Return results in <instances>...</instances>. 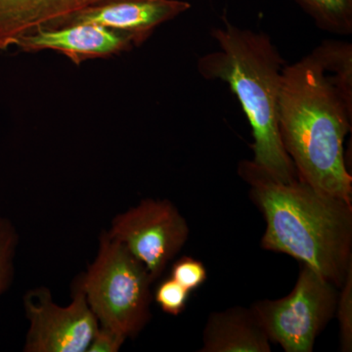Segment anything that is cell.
Wrapping results in <instances>:
<instances>
[{"label":"cell","mask_w":352,"mask_h":352,"mask_svg":"<svg viewBox=\"0 0 352 352\" xmlns=\"http://www.w3.org/2000/svg\"><path fill=\"white\" fill-rule=\"evenodd\" d=\"M129 34L95 24H73L41 29L21 38L16 47L24 52L53 50L74 64L95 58H107L132 50Z\"/></svg>","instance_id":"cell-8"},{"label":"cell","mask_w":352,"mask_h":352,"mask_svg":"<svg viewBox=\"0 0 352 352\" xmlns=\"http://www.w3.org/2000/svg\"><path fill=\"white\" fill-rule=\"evenodd\" d=\"M191 8L185 0H107L76 13L66 23L95 24L124 32L144 43L159 25L175 19Z\"/></svg>","instance_id":"cell-9"},{"label":"cell","mask_w":352,"mask_h":352,"mask_svg":"<svg viewBox=\"0 0 352 352\" xmlns=\"http://www.w3.org/2000/svg\"><path fill=\"white\" fill-rule=\"evenodd\" d=\"M322 31L352 34V0H295Z\"/></svg>","instance_id":"cell-13"},{"label":"cell","mask_w":352,"mask_h":352,"mask_svg":"<svg viewBox=\"0 0 352 352\" xmlns=\"http://www.w3.org/2000/svg\"><path fill=\"white\" fill-rule=\"evenodd\" d=\"M311 54L352 107V44L344 41H322Z\"/></svg>","instance_id":"cell-12"},{"label":"cell","mask_w":352,"mask_h":352,"mask_svg":"<svg viewBox=\"0 0 352 352\" xmlns=\"http://www.w3.org/2000/svg\"><path fill=\"white\" fill-rule=\"evenodd\" d=\"M351 122V106L311 53L284 67L278 124L285 150L300 180L349 203L344 143Z\"/></svg>","instance_id":"cell-2"},{"label":"cell","mask_w":352,"mask_h":352,"mask_svg":"<svg viewBox=\"0 0 352 352\" xmlns=\"http://www.w3.org/2000/svg\"><path fill=\"white\" fill-rule=\"evenodd\" d=\"M201 352H270L271 342L252 308L235 307L208 316Z\"/></svg>","instance_id":"cell-11"},{"label":"cell","mask_w":352,"mask_h":352,"mask_svg":"<svg viewBox=\"0 0 352 352\" xmlns=\"http://www.w3.org/2000/svg\"><path fill=\"white\" fill-rule=\"evenodd\" d=\"M339 292L311 267L300 263L295 288L284 298L252 305L271 342L286 352H311L319 333L337 311Z\"/></svg>","instance_id":"cell-5"},{"label":"cell","mask_w":352,"mask_h":352,"mask_svg":"<svg viewBox=\"0 0 352 352\" xmlns=\"http://www.w3.org/2000/svg\"><path fill=\"white\" fill-rule=\"evenodd\" d=\"M78 279L100 325L129 339L136 337L151 320L153 281L149 272L107 230L99 236L94 261Z\"/></svg>","instance_id":"cell-4"},{"label":"cell","mask_w":352,"mask_h":352,"mask_svg":"<svg viewBox=\"0 0 352 352\" xmlns=\"http://www.w3.org/2000/svg\"><path fill=\"white\" fill-rule=\"evenodd\" d=\"M19 240V234L12 221L0 217V298L12 284Z\"/></svg>","instance_id":"cell-14"},{"label":"cell","mask_w":352,"mask_h":352,"mask_svg":"<svg viewBox=\"0 0 352 352\" xmlns=\"http://www.w3.org/2000/svg\"><path fill=\"white\" fill-rule=\"evenodd\" d=\"M71 302L57 305L50 289L38 287L23 298L29 321L25 352H85L99 327L80 281L76 278Z\"/></svg>","instance_id":"cell-7"},{"label":"cell","mask_w":352,"mask_h":352,"mask_svg":"<svg viewBox=\"0 0 352 352\" xmlns=\"http://www.w3.org/2000/svg\"><path fill=\"white\" fill-rule=\"evenodd\" d=\"M126 340L122 333L99 324L87 352H118Z\"/></svg>","instance_id":"cell-18"},{"label":"cell","mask_w":352,"mask_h":352,"mask_svg":"<svg viewBox=\"0 0 352 352\" xmlns=\"http://www.w3.org/2000/svg\"><path fill=\"white\" fill-rule=\"evenodd\" d=\"M212 36L217 50L199 58L198 72L208 80H221L237 96L252 132L256 166L282 182L298 178L278 124L282 76L286 66L272 39L263 32L224 21Z\"/></svg>","instance_id":"cell-3"},{"label":"cell","mask_w":352,"mask_h":352,"mask_svg":"<svg viewBox=\"0 0 352 352\" xmlns=\"http://www.w3.org/2000/svg\"><path fill=\"white\" fill-rule=\"evenodd\" d=\"M340 289L337 305L340 351L349 352L352 349V268Z\"/></svg>","instance_id":"cell-16"},{"label":"cell","mask_w":352,"mask_h":352,"mask_svg":"<svg viewBox=\"0 0 352 352\" xmlns=\"http://www.w3.org/2000/svg\"><path fill=\"white\" fill-rule=\"evenodd\" d=\"M191 292L173 278L164 280L155 292L154 298L166 314L178 316L184 311Z\"/></svg>","instance_id":"cell-15"},{"label":"cell","mask_w":352,"mask_h":352,"mask_svg":"<svg viewBox=\"0 0 352 352\" xmlns=\"http://www.w3.org/2000/svg\"><path fill=\"white\" fill-rule=\"evenodd\" d=\"M107 232L144 264L154 282L182 249L190 229L170 201L144 199L116 215Z\"/></svg>","instance_id":"cell-6"},{"label":"cell","mask_w":352,"mask_h":352,"mask_svg":"<svg viewBox=\"0 0 352 352\" xmlns=\"http://www.w3.org/2000/svg\"><path fill=\"white\" fill-rule=\"evenodd\" d=\"M107 0H0V51L41 29L61 27L88 7Z\"/></svg>","instance_id":"cell-10"},{"label":"cell","mask_w":352,"mask_h":352,"mask_svg":"<svg viewBox=\"0 0 352 352\" xmlns=\"http://www.w3.org/2000/svg\"><path fill=\"white\" fill-rule=\"evenodd\" d=\"M238 175L265 219L261 248L298 259L340 289L352 268V203L298 177L277 179L252 160L240 162Z\"/></svg>","instance_id":"cell-1"},{"label":"cell","mask_w":352,"mask_h":352,"mask_svg":"<svg viewBox=\"0 0 352 352\" xmlns=\"http://www.w3.org/2000/svg\"><path fill=\"white\" fill-rule=\"evenodd\" d=\"M170 277L192 292L205 283L208 273L201 261L191 256H182L173 264Z\"/></svg>","instance_id":"cell-17"}]
</instances>
